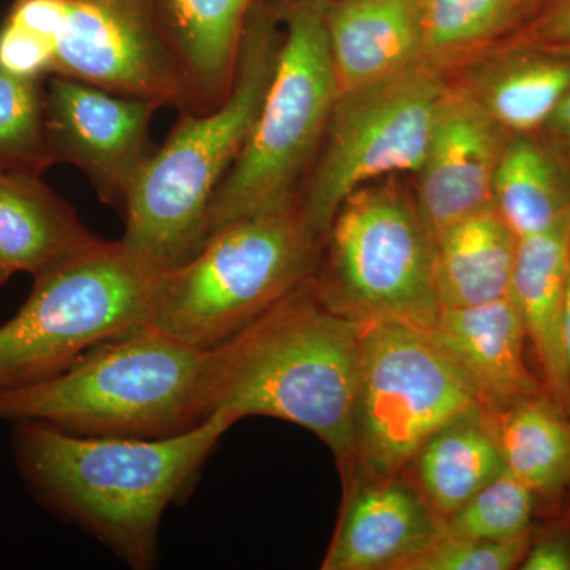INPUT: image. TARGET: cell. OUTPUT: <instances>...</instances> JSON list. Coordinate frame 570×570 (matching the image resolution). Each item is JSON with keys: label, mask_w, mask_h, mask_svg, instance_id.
<instances>
[{"label": "cell", "mask_w": 570, "mask_h": 570, "mask_svg": "<svg viewBox=\"0 0 570 570\" xmlns=\"http://www.w3.org/2000/svg\"><path fill=\"white\" fill-rule=\"evenodd\" d=\"M0 67L190 111L160 0H13L0 28Z\"/></svg>", "instance_id": "5"}, {"label": "cell", "mask_w": 570, "mask_h": 570, "mask_svg": "<svg viewBox=\"0 0 570 570\" xmlns=\"http://www.w3.org/2000/svg\"><path fill=\"white\" fill-rule=\"evenodd\" d=\"M104 242L39 175L0 170V266L10 275L39 276Z\"/></svg>", "instance_id": "17"}, {"label": "cell", "mask_w": 570, "mask_h": 570, "mask_svg": "<svg viewBox=\"0 0 570 570\" xmlns=\"http://www.w3.org/2000/svg\"><path fill=\"white\" fill-rule=\"evenodd\" d=\"M415 489L448 520L505 469L487 409L452 420L411 461Z\"/></svg>", "instance_id": "21"}, {"label": "cell", "mask_w": 570, "mask_h": 570, "mask_svg": "<svg viewBox=\"0 0 570 570\" xmlns=\"http://www.w3.org/2000/svg\"><path fill=\"white\" fill-rule=\"evenodd\" d=\"M426 332L466 374L487 411L539 395L538 382L524 362L527 328L512 296L444 307Z\"/></svg>", "instance_id": "15"}, {"label": "cell", "mask_w": 570, "mask_h": 570, "mask_svg": "<svg viewBox=\"0 0 570 570\" xmlns=\"http://www.w3.org/2000/svg\"><path fill=\"white\" fill-rule=\"evenodd\" d=\"M167 272L119 239L33 277L24 305L0 325V392L58 376L146 325Z\"/></svg>", "instance_id": "8"}, {"label": "cell", "mask_w": 570, "mask_h": 570, "mask_svg": "<svg viewBox=\"0 0 570 570\" xmlns=\"http://www.w3.org/2000/svg\"><path fill=\"white\" fill-rule=\"evenodd\" d=\"M258 0H160L168 39L181 67L190 111L224 102L234 82L246 24Z\"/></svg>", "instance_id": "19"}, {"label": "cell", "mask_w": 570, "mask_h": 570, "mask_svg": "<svg viewBox=\"0 0 570 570\" xmlns=\"http://www.w3.org/2000/svg\"><path fill=\"white\" fill-rule=\"evenodd\" d=\"M540 50L553 52V55L564 56V58H570V45L569 47L540 48Z\"/></svg>", "instance_id": "33"}, {"label": "cell", "mask_w": 570, "mask_h": 570, "mask_svg": "<svg viewBox=\"0 0 570 570\" xmlns=\"http://www.w3.org/2000/svg\"><path fill=\"white\" fill-rule=\"evenodd\" d=\"M519 238L497 209H483L434 238V281L442 309L510 294Z\"/></svg>", "instance_id": "20"}, {"label": "cell", "mask_w": 570, "mask_h": 570, "mask_svg": "<svg viewBox=\"0 0 570 570\" xmlns=\"http://www.w3.org/2000/svg\"><path fill=\"white\" fill-rule=\"evenodd\" d=\"M570 269V208L547 230L519 239L510 296L519 307L547 384L570 409L562 309Z\"/></svg>", "instance_id": "18"}, {"label": "cell", "mask_w": 570, "mask_h": 570, "mask_svg": "<svg viewBox=\"0 0 570 570\" xmlns=\"http://www.w3.org/2000/svg\"><path fill=\"white\" fill-rule=\"evenodd\" d=\"M279 2L275 71L245 148L213 195L205 243L225 225L298 200L340 96L326 36L328 2Z\"/></svg>", "instance_id": "6"}, {"label": "cell", "mask_w": 570, "mask_h": 570, "mask_svg": "<svg viewBox=\"0 0 570 570\" xmlns=\"http://www.w3.org/2000/svg\"><path fill=\"white\" fill-rule=\"evenodd\" d=\"M523 570H570V543L562 539H542L530 546L523 561Z\"/></svg>", "instance_id": "30"}, {"label": "cell", "mask_w": 570, "mask_h": 570, "mask_svg": "<svg viewBox=\"0 0 570 570\" xmlns=\"http://www.w3.org/2000/svg\"><path fill=\"white\" fill-rule=\"evenodd\" d=\"M493 208L519 239L547 230L570 208L568 186L557 164L524 135L502 148L493 179Z\"/></svg>", "instance_id": "24"}, {"label": "cell", "mask_w": 570, "mask_h": 570, "mask_svg": "<svg viewBox=\"0 0 570 570\" xmlns=\"http://www.w3.org/2000/svg\"><path fill=\"white\" fill-rule=\"evenodd\" d=\"M528 33L540 48L569 47L570 0H542Z\"/></svg>", "instance_id": "29"}, {"label": "cell", "mask_w": 570, "mask_h": 570, "mask_svg": "<svg viewBox=\"0 0 570 570\" xmlns=\"http://www.w3.org/2000/svg\"><path fill=\"white\" fill-rule=\"evenodd\" d=\"M501 127L469 91L449 89L420 167L417 212L431 238L493 206Z\"/></svg>", "instance_id": "13"}, {"label": "cell", "mask_w": 570, "mask_h": 570, "mask_svg": "<svg viewBox=\"0 0 570 570\" xmlns=\"http://www.w3.org/2000/svg\"><path fill=\"white\" fill-rule=\"evenodd\" d=\"M540 51L494 63L471 92L502 130L524 135L546 126L570 91V58Z\"/></svg>", "instance_id": "22"}, {"label": "cell", "mask_w": 570, "mask_h": 570, "mask_svg": "<svg viewBox=\"0 0 570 570\" xmlns=\"http://www.w3.org/2000/svg\"><path fill=\"white\" fill-rule=\"evenodd\" d=\"M445 534L415 487L396 478L356 479L326 551L324 570H404Z\"/></svg>", "instance_id": "14"}, {"label": "cell", "mask_w": 570, "mask_h": 570, "mask_svg": "<svg viewBox=\"0 0 570 570\" xmlns=\"http://www.w3.org/2000/svg\"><path fill=\"white\" fill-rule=\"evenodd\" d=\"M546 126L570 159V91L566 94Z\"/></svg>", "instance_id": "31"}, {"label": "cell", "mask_w": 570, "mask_h": 570, "mask_svg": "<svg viewBox=\"0 0 570 570\" xmlns=\"http://www.w3.org/2000/svg\"><path fill=\"white\" fill-rule=\"evenodd\" d=\"M530 534L510 540L450 538L444 534L404 570H510L523 561Z\"/></svg>", "instance_id": "28"}, {"label": "cell", "mask_w": 570, "mask_h": 570, "mask_svg": "<svg viewBox=\"0 0 570 570\" xmlns=\"http://www.w3.org/2000/svg\"><path fill=\"white\" fill-rule=\"evenodd\" d=\"M326 235L332 281L314 287L326 305L356 318L434 325L442 311L434 242L406 195L367 184L341 205Z\"/></svg>", "instance_id": "11"}, {"label": "cell", "mask_w": 570, "mask_h": 570, "mask_svg": "<svg viewBox=\"0 0 570 570\" xmlns=\"http://www.w3.org/2000/svg\"><path fill=\"white\" fill-rule=\"evenodd\" d=\"M277 17L262 0L255 3L224 102L206 112L179 111L127 193L121 242L159 268L183 265L205 245L213 195L245 148L275 71L283 37Z\"/></svg>", "instance_id": "3"}, {"label": "cell", "mask_w": 570, "mask_h": 570, "mask_svg": "<svg viewBox=\"0 0 570 570\" xmlns=\"http://www.w3.org/2000/svg\"><path fill=\"white\" fill-rule=\"evenodd\" d=\"M449 89L431 62H423L337 96L318 156L299 190L311 234L324 238L341 205L374 179L419 174Z\"/></svg>", "instance_id": "10"}, {"label": "cell", "mask_w": 570, "mask_h": 570, "mask_svg": "<svg viewBox=\"0 0 570 570\" xmlns=\"http://www.w3.org/2000/svg\"><path fill=\"white\" fill-rule=\"evenodd\" d=\"M428 62L478 47L504 31L519 0H419Z\"/></svg>", "instance_id": "26"}, {"label": "cell", "mask_w": 570, "mask_h": 570, "mask_svg": "<svg viewBox=\"0 0 570 570\" xmlns=\"http://www.w3.org/2000/svg\"><path fill=\"white\" fill-rule=\"evenodd\" d=\"M519 2H520V6H521V7H523V6H524V3L530 2V0H519Z\"/></svg>", "instance_id": "35"}, {"label": "cell", "mask_w": 570, "mask_h": 570, "mask_svg": "<svg viewBox=\"0 0 570 570\" xmlns=\"http://www.w3.org/2000/svg\"><path fill=\"white\" fill-rule=\"evenodd\" d=\"M562 340H564L566 362H568L570 382V269L566 284L564 309H562Z\"/></svg>", "instance_id": "32"}, {"label": "cell", "mask_w": 570, "mask_h": 570, "mask_svg": "<svg viewBox=\"0 0 570 570\" xmlns=\"http://www.w3.org/2000/svg\"><path fill=\"white\" fill-rule=\"evenodd\" d=\"M534 491L508 468L445 520L450 538L510 540L530 534Z\"/></svg>", "instance_id": "27"}, {"label": "cell", "mask_w": 570, "mask_h": 570, "mask_svg": "<svg viewBox=\"0 0 570 570\" xmlns=\"http://www.w3.org/2000/svg\"><path fill=\"white\" fill-rule=\"evenodd\" d=\"M317 243L299 200L225 225L165 273L146 325L213 351L306 283Z\"/></svg>", "instance_id": "7"}, {"label": "cell", "mask_w": 570, "mask_h": 570, "mask_svg": "<svg viewBox=\"0 0 570 570\" xmlns=\"http://www.w3.org/2000/svg\"><path fill=\"white\" fill-rule=\"evenodd\" d=\"M52 165L43 80L0 67V170L41 176Z\"/></svg>", "instance_id": "25"}, {"label": "cell", "mask_w": 570, "mask_h": 570, "mask_svg": "<svg viewBox=\"0 0 570 570\" xmlns=\"http://www.w3.org/2000/svg\"><path fill=\"white\" fill-rule=\"evenodd\" d=\"M157 105L50 77L45 126L55 164L75 165L104 204L122 209L127 193L151 156L149 135Z\"/></svg>", "instance_id": "12"}, {"label": "cell", "mask_w": 570, "mask_h": 570, "mask_svg": "<svg viewBox=\"0 0 570 570\" xmlns=\"http://www.w3.org/2000/svg\"><path fill=\"white\" fill-rule=\"evenodd\" d=\"M363 321L351 468L360 479L396 478L436 431L485 404L426 330L395 318Z\"/></svg>", "instance_id": "9"}, {"label": "cell", "mask_w": 570, "mask_h": 570, "mask_svg": "<svg viewBox=\"0 0 570 570\" xmlns=\"http://www.w3.org/2000/svg\"><path fill=\"white\" fill-rule=\"evenodd\" d=\"M363 326L306 281L209 351V415L235 422L262 415L306 428L347 471Z\"/></svg>", "instance_id": "2"}, {"label": "cell", "mask_w": 570, "mask_h": 570, "mask_svg": "<svg viewBox=\"0 0 570 570\" xmlns=\"http://www.w3.org/2000/svg\"><path fill=\"white\" fill-rule=\"evenodd\" d=\"M505 468L534 493L570 479V425L550 403L532 396L489 412Z\"/></svg>", "instance_id": "23"}, {"label": "cell", "mask_w": 570, "mask_h": 570, "mask_svg": "<svg viewBox=\"0 0 570 570\" xmlns=\"http://www.w3.org/2000/svg\"><path fill=\"white\" fill-rule=\"evenodd\" d=\"M318 2H335V0H318Z\"/></svg>", "instance_id": "36"}, {"label": "cell", "mask_w": 570, "mask_h": 570, "mask_svg": "<svg viewBox=\"0 0 570 570\" xmlns=\"http://www.w3.org/2000/svg\"><path fill=\"white\" fill-rule=\"evenodd\" d=\"M209 351L153 326L92 347L58 376L0 392V419L78 436L167 438L212 417Z\"/></svg>", "instance_id": "4"}, {"label": "cell", "mask_w": 570, "mask_h": 570, "mask_svg": "<svg viewBox=\"0 0 570 570\" xmlns=\"http://www.w3.org/2000/svg\"><path fill=\"white\" fill-rule=\"evenodd\" d=\"M325 22L340 94L428 62L419 0H335Z\"/></svg>", "instance_id": "16"}, {"label": "cell", "mask_w": 570, "mask_h": 570, "mask_svg": "<svg viewBox=\"0 0 570 570\" xmlns=\"http://www.w3.org/2000/svg\"><path fill=\"white\" fill-rule=\"evenodd\" d=\"M213 414L167 438L78 436L17 422L13 453L37 501L105 543L126 564L156 562L160 521L235 425Z\"/></svg>", "instance_id": "1"}, {"label": "cell", "mask_w": 570, "mask_h": 570, "mask_svg": "<svg viewBox=\"0 0 570 570\" xmlns=\"http://www.w3.org/2000/svg\"><path fill=\"white\" fill-rule=\"evenodd\" d=\"M10 273L7 272L6 268H2V266H0V284L7 283V281L10 279Z\"/></svg>", "instance_id": "34"}]
</instances>
